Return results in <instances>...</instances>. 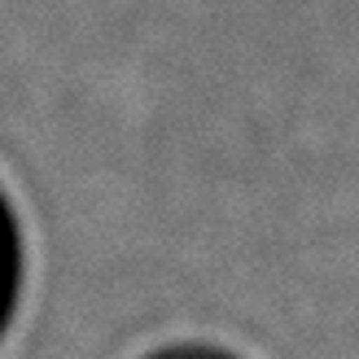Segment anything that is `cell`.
<instances>
[{"label":"cell","instance_id":"6da1fadb","mask_svg":"<svg viewBox=\"0 0 359 359\" xmlns=\"http://www.w3.org/2000/svg\"><path fill=\"white\" fill-rule=\"evenodd\" d=\"M13 290H18V241H13L9 215L0 206V329H5V320H9Z\"/></svg>","mask_w":359,"mask_h":359},{"label":"cell","instance_id":"7a4b0ae2","mask_svg":"<svg viewBox=\"0 0 359 359\" xmlns=\"http://www.w3.org/2000/svg\"><path fill=\"white\" fill-rule=\"evenodd\" d=\"M154 359H228V355H215V351H197V346H189V351H167V355H154Z\"/></svg>","mask_w":359,"mask_h":359}]
</instances>
